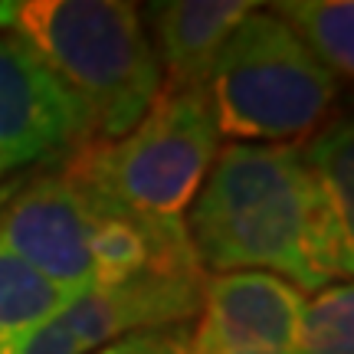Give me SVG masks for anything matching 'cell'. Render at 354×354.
<instances>
[{"mask_svg": "<svg viewBox=\"0 0 354 354\" xmlns=\"http://www.w3.org/2000/svg\"><path fill=\"white\" fill-rule=\"evenodd\" d=\"M187 243L201 272H269L315 295L312 187L299 145H227L187 210Z\"/></svg>", "mask_w": 354, "mask_h": 354, "instance_id": "1", "label": "cell"}, {"mask_svg": "<svg viewBox=\"0 0 354 354\" xmlns=\"http://www.w3.org/2000/svg\"><path fill=\"white\" fill-rule=\"evenodd\" d=\"M0 246L73 295L151 272H201L190 243L165 236L63 165L30 174L13 194Z\"/></svg>", "mask_w": 354, "mask_h": 354, "instance_id": "2", "label": "cell"}, {"mask_svg": "<svg viewBox=\"0 0 354 354\" xmlns=\"http://www.w3.org/2000/svg\"><path fill=\"white\" fill-rule=\"evenodd\" d=\"M0 33L20 37L79 102L92 141L122 138L165 86L138 3L20 0L0 3Z\"/></svg>", "mask_w": 354, "mask_h": 354, "instance_id": "3", "label": "cell"}, {"mask_svg": "<svg viewBox=\"0 0 354 354\" xmlns=\"http://www.w3.org/2000/svg\"><path fill=\"white\" fill-rule=\"evenodd\" d=\"M220 154L207 88H167L138 125L112 141H88L66 171L82 177L171 240L187 243V210Z\"/></svg>", "mask_w": 354, "mask_h": 354, "instance_id": "4", "label": "cell"}, {"mask_svg": "<svg viewBox=\"0 0 354 354\" xmlns=\"http://www.w3.org/2000/svg\"><path fill=\"white\" fill-rule=\"evenodd\" d=\"M338 86L282 17L256 7L216 56L207 99L220 141L295 145L325 122Z\"/></svg>", "mask_w": 354, "mask_h": 354, "instance_id": "5", "label": "cell"}, {"mask_svg": "<svg viewBox=\"0 0 354 354\" xmlns=\"http://www.w3.org/2000/svg\"><path fill=\"white\" fill-rule=\"evenodd\" d=\"M79 102L13 33H0V184L30 167H59L88 145Z\"/></svg>", "mask_w": 354, "mask_h": 354, "instance_id": "6", "label": "cell"}, {"mask_svg": "<svg viewBox=\"0 0 354 354\" xmlns=\"http://www.w3.org/2000/svg\"><path fill=\"white\" fill-rule=\"evenodd\" d=\"M308 295L269 272L203 279L187 354H302Z\"/></svg>", "mask_w": 354, "mask_h": 354, "instance_id": "7", "label": "cell"}, {"mask_svg": "<svg viewBox=\"0 0 354 354\" xmlns=\"http://www.w3.org/2000/svg\"><path fill=\"white\" fill-rule=\"evenodd\" d=\"M201 295L203 272H151L112 289L82 292L56 312V322L79 354H95L128 335L190 325L201 312Z\"/></svg>", "mask_w": 354, "mask_h": 354, "instance_id": "8", "label": "cell"}, {"mask_svg": "<svg viewBox=\"0 0 354 354\" xmlns=\"http://www.w3.org/2000/svg\"><path fill=\"white\" fill-rule=\"evenodd\" d=\"M256 10L250 0H165L145 7L167 88H207L230 33Z\"/></svg>", "mask_w": 354, "mask_h": 354, "instance_id": "9", "label": "cell"}, {"mask_svg": "<svg viewBox=\"0 0 354 354\" xmlns=\"http://www.w3.org/2000/svg\"><path fill=\"white\" fill-rule=\"evenodd\" d=\"M312 187L318 266L328 279L354 282V115L322 128L302 148Z\"/></svg>", "mask_w": 354, "mask_h": 354, "instance_id": "10", "label": "cell"}, {"mask_svg": "<svg viewBox=\"0 0 354 354\" xmlns=\"http://www.w3.org/2000/svg\"><path fill=\"white\" fill-rule=\"evenodd\" d=\"M73 292L59 289L56 282L39 276L33 266L17 259L0 246V354L50 322L73 302Z\"/></svg>", "mask_w": 354, "mask_h": 354, "instance_id": "11", "label": "cell"}, {"mask_svg": "<svg viewBox=\"0 0 354 354\" xmlns=\"http://www.w3.org/2000/svg\"><path fill=\"white\" fill-rule=\"evenodd\" d=\"M269 10L282 17L335 76L354 82V0H286Z\"/></svg>", "mask_w": 354, "mask_h": 354, "instance_id": "12", "label": "cell"}, {"mask_svg": "<svg viewBox=\"0 0 354 354\" xmlns=\"http://www.w3.org/2000/svg\"><path fill=\"white\" fill-rule=\"evenodd\" d=\"M302 354H354V282L325 286L308 295Z\"/></svg>", "mask_w": 354, "mask_h": 354, "instance_id": "13", "label": "cell"}, {"mask_svg": "<svg viewBox=\"0 0 354 354\" xmlns=\"http://www.w3.org/2000/svg\"><path fill=\"white\" fill-rule=\"evenodd\" d=\"M194 325V322H190ZM190 325H171L141 335H128L122 342H112L95 354H187L190 348Z\"/></svg>", "mask_w": 354, "mask_h": 354, "instance_id": "14", "label": "cell"}, {"mask_svg": "<svg viewBox=\"0 0 354 354\" xmlns=\"http://www.w3.org/2000/svg\"><path fill=\"white\" fill-rule=\"evenodd\" d=\"M30 174H20V177H10V180H3V184H0V214H3V207H7V203L13 201V194H17V190L24 187V180Z\"/></svg>", "mask_w": 354, "mask_h": 354, "instance_id": "15", "label": "cell"}]
</instances>
